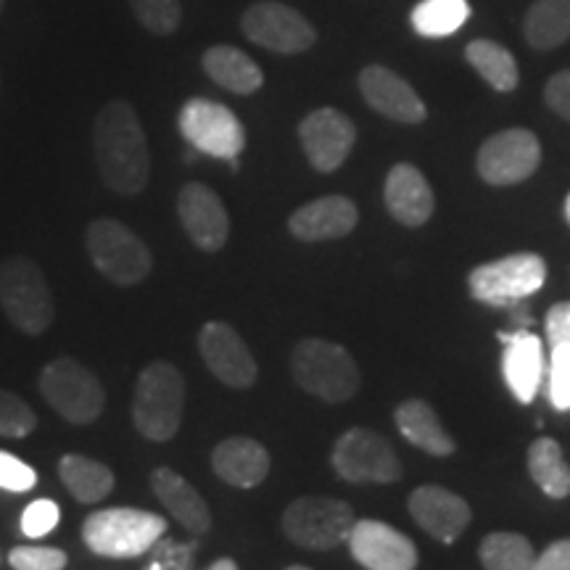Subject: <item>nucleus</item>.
I'll use <instances>...</instances> for the list:
<instances>
[{"label": "nucleus", "mask_w": 570, "mask_h": 570, "mask_svg": "<svg viewBox=\"0 0 570 570\" xmlns=\"http://www.w3.org/2000/svg\"><path fill=\"white\" fill-rule=\"evenodd\" d=\"M531 570H570V539H560L537 554Z\"/></svg>", "instance_id": "nucleus-42"}, {"label": "nucleus", "mask_w": 570, "mask_h": 570, "mask_svg": "<svg viewBox=\"0 0 570 570\" xmlns=\"http://www.w3.org/2000/svg\"><path fill=\"white\" fill-rule=\"evenodd\" d=\"M38 483L35 470L13 454L0 452V489L6 491H30Z\"/></svg>", "instance_id": "nucleus-39"}, {"label": "nucleus", "mask_w": 570, "mask_h": 570, "mask_svg": "<svg viewBox=\"0 0 570 570\" xmlns=\"http://www.w3.org/2000/svg\"><path fill=\"white\" fill-rule=\"evenodd\" d=\"M198 352L217 381L233 389H248L256 381V362L244 338L227 323L212 320L198 333Z\"/></svg>", "instance_id": "nucleus-15"}, {"label": "nucleus", "mask_w": 570, "mask_h": 570, "mask_svg": "<svg viewBox=\"0 0 570 570\" xmlns=\"http://www.w3.org/2000/svg\"><path fill=\"white\" fill-rule=\"evenodd\" d=\"M479 558L487 570H531L537 552L520 533L494 531L481 541Z\"/></svg>", "instance_id": "nucleus-31"}, {"label": "nucleus", "mask_w": 570, "mask_h": 570, "mask_svg": "<svg viewBox=\"0 0 570 570\" xmlns=\"http://www.w3.org/2000/svg\"><path fill=\"white\" fill-rule=\"evenodd\" d=\"M177 217L188 238L202 252H219L230 235V217L225 204L214 194L209 185L188 183L177 194Z\"/></svg>", "instance_id": "nucleus-16"}, {"label": "nucleus", "mask_w": 570, "mask_h": 570, "mask_svg": "<svg viewBox=\"0 0 570 570\" xmlns=\"http://www.w3.org/2000/svg\"><path fill=\"white\" fill-rule=\"evenodd\" d=\"M151 489L185 531L202 537L212 529V512L206 508L204 497L173 468H156L151 473Z\"/></svg>", "instance_id": "nucleus-23"}, {"label": "nucleus", "mask_w": 570, "mask_h": 570, "mask_svg": "<svg viewBox=\"0 0 570 570\" xmlns=\"http://www.w3.org/2000/svg\"><path fill=\"white\" fill-rule=\"evenodd\" d=\"M547 265L539 254H512L504 259L489 262L470 273V294L483 304L504 306L525 298L544 285Z\"/></svg>", "instance_id": "nucleus-11"}, {"label": "nucleus", "mask_w": 570, "mask_h": 570, "mask_svg": "<svg viewBox=\"0 0 570 570\" xmlns=\"http://www.w3.org/2000/svg\"><path fill=\"white\" fill-rule=\"evenodd\" d=\"M547 338L550 344H570V302L554 304L547 315Z\"/></svg>", "instance_id": "nucleus-41"}, {"label": "nucleus", "mask_w": 570, "mask_h": 570, "mask_svg": "<svg viewBox=\"0 0 570 570\" xmlns=\"http://www.w3.org/2000/svg\"><path fill=\"white\" fill-rule=\"evenodd\" d=\"M196 544H177L173 539H159L151 547V562L146 570H194Z\"/></svg>", "instance_id": "nucleus-37"}, {"label": "nucleus", "mask_w": 570, "mask_h": 570, "mask_svg": "<svg viewBox=\"0 0 570 570\" xmlns=\"http://www.w3.org/2000/svg\"><path fill=\"white\" fill-rule=\"evenodd\" d=\"M3 6H6V0H0V11H3Z\"/></svg>", "instance_id": "nucleus-46"}, {"label": "nucleus", "mask_w": 570, "mask_h": 570, "mask_svg": "<svg viewBox=\"0 0 570 570\" xmlns=\"http://www.w3.org/2000/svg\"><path fill=\"white\" fill-rule=\"evenodd\" d=\"M352 558L367 570H415V544L381 520H356L348 533Z\"/></svg>", "instance_id": "nucleus-17"}, {"label": "nucleus", "mask_w": 570, "mask_h": 570, "mask_svg": "<svg viewBox=\"0 0 570 570\" xmlns=\"http://www.w3.org/2000/svg\"><path fill=\"white\" fill-rule=\"evenodd\" d=\"M38 428V415L24 399L0 389V436L24 439Z\"/></svg>", "instance_id": "nucleus-34"}, {"label": "nucleus", "mask_w": 570, "mask_h": 570, "mask_svg": "<svg viewBox=\"0 0 570 570\" xmlns=\"http://www.w3.org/2000/svg\"><path fill=\"white\" fill-rule=\"evenodd\" d=\"M185 381L173 362L156 360L138 375L132 394L135 428L151 441H169L180 431Z\"/></svg>", "instance_id": "nucleus-3"}, {"label": "nucleus", "mask_w": 570, "mask_h": 570, "mask_svg": "<svg viewBox=\"0 0 570 570\" xmlns=\"http://www.w3.org/2000/svg\"><path fill=\"white\" fill-rule=\"evenodd\" d=\"M0 306L13 327L27 336H42L56 317V306L46 275L27 256L0 262Z\"/></svg>", "instance_id": "nucleus-5"}, {"label": "nucleus", "mask_w": 570, "mask_h": 570, "mask_svg": "<svg viewBox=\"0 0 570 570\" xmlns=\"http://www.w3.org/2000/svg\"><path fill=\"white\" fill-rule=\"evenodd\" d=\"M135 19L146 27L148 32L167 38L175 35L183 21V3L180 0H130Z\"/></svg>", "instance_id": "nucleus-33"}, {"label": "nucleus", "mask_w": 570, "mask_h": 570, "mask_svg": "<svg viewBox=\"0 0 570 570\" xmlns=\"http://www.w3.org/2000/svg\"><path fill=\"white\" fill-rule=\"evenodd\" d=\"M541 161V146L529 130H504L491 135L479 151V175L491 185H515L529 180Z\"/></svg>", "instance_id": "nucleus-13"}, {"label": "nucleus", "mask_w": 570, "mask_h": 570, "mask_svg": "<svg viewBox=\"0 0 570 570\" xmlns=\"http://www.w3.org/2000/svg\"><path fill=\"white\" fill-rule=\"evenodd\" d=\"M202 63L209 80L235 96H252L265 85V75L256 67V61L235 46H212L204 53Z\"/></svg>", "instance_id": "nucleus-25"}, {"label": "nucleus", "mask_w": 570, "mask_h": 570, "mask_svg": "<svg viewBox=\"0 0 570 570\" xmlns=\"http://www.w3.org/2000/svg\"><path fill=\"white\" fill-rule=\"evenodd\" d=\"M9 566L13 570H63L67 552L56 547H13L9 552Z\"/></svg>", "instance_id": "nucleus-36"}, {"label": "nucleus", "mask_w": 570, "mask_h": 570, "mask_svg": "<svg viewBox=\"0 0 570 570\" xmlns=\"http://www.w3.org/2000/svg\"><path fill=\"white\" fill-rule=\"evenodd\" d=\"M333 468L348 483H394L402 475L391 444L367 428H352L333 446Z\"/></svg>", "instance_id": "nucleus-12"}, {"label": "nucleus", "mask_w": 570, "mask_h": 570, "mask_svg": "<svg viewBox=\"0 0 570 570\" xmlns=\"http://www.w3.org/2000/svg\"><path fill=\"white\" fill-rule=\"evenodd\" d=\"M410 512L420 529L431 533L433 539L452 544L470 523L468 502L449 489L420 487L410 497Z\"/></svg>", "instance_id": "nucleus-19"}, {"label": "nucleus", "mask_w": 570, "mask_h": 570, "mask_svg": "<svg viewBox=\"0 0 570 570\" xmlns=\"http://www.w3.org/2000/svg\"><path fill=\"white\" fill-rule=\"evenodd\" d=\"M92 151L106 188L119 196H138L151 177L146 130L127 101H109L92 125Z\"/></svg>", "instance_id": "nucleus-1"}, {"label": "nucleus", "mask_w": 570, "mask_h": 570, "mask_svg": "<svg viewBox=\"0 0 570 570\" xmlns=\"http://www.w3.org/2000/svg\"><path fill=\"white\" fill-rule=\"evenodd\" d=\"M360 212L352 198L346 196H325L317 202L304 204L288 217V230L298 240L315 244V240H333L344 238L356 227Z\"/></svg>", "instance_id": "nucleus-20"}, {"label": "nucleus", "mask_w": 570, "mask_h": 570, "mask_svg": "<svg viewBox=\"0 0 570 570\" xmlns=\"http://www.w3.org/2000/svg\"><path fill=\"white\" fill-rule=\"evenodd\" d=\"M285 570H312V568H304V566H291V568H285Z\"/></svg>", "instance_id": "nucleus-45"}, {"label": "nucleus", "mask_w": 570, "mask_h": 570, "mask_svg": "<svg viewBox=\"0 0 570 570\" xmlns=\"http://www.w3.org/2000/svg\"><path fill=\"white\" fill-rule=\"evenodd\" d=\"M360 90L377 114L394 119V122L417 125L428 117L425 104L410 88V82H404L396 71L381 67V63H370L362 69Z\"/></svg>", "instance_id": "nucleus-18"}, {"label": "nucleus", "mask_w": 570, "mask_h": 570, "mask_svg": "<svg viewBox=\"0 0 570 570\" xmlns=\"http://www.w3.org/2000/svg\"><path fill=\"white\" fill-rule=\"evenodd\" d=\"M291 370L306 394L327 404H341L360 389V367L341 344L323 338L298 341L291 354Z\"/></svg>", "instance_id": "nucleus-4"}, {"label": "nucleus", "mask_w": 570, "mask_h": 570, "mask_svg": "<svg viewBox=\"0 0 570 570\" xmlns=\"http://www.w3.org/2000/svg\"><path fill=\"white\" fill-rule=\"evenodd\" d=\"M59 520H61L59 504L51 502V499H38V502H32L30 508L24 510V515H21V533L30 539L48 537V533L59 525Z\"/></svg>", "instance_id": "nucleus-38"}, {"label": "nucleus", "mask_w": 570, "mask_h": 570, "mask_svg": "<svg viewBox=\"0 0 570 570\" xmlns=\"http://www.w3.org/2000/svg\"><path fill=\"white\" fill-rule=\"evenodd\" d=\"M386 206L402 225H425L433 214V190L425 175L412 164H396L386 177Z\"/></svg>", "instance_id": "nucleus-24"}, {"label": "nucleus", "mask_w": 570, "mask_h": 570, "mask_svg": "<svg viewBox=\"0 0 570 570\" xmlns=\"http://www.w3.org/2000/svg\"><path fill=\"white\" fill-rule=\"evenodd\" d=\"M465 59L491 88L499 92H510L518 88V63L508 48L494 40H473L465 48Z\"/></svg>", "instance_id": "nucleus-29"}, {"label": "nucleus", "mask_w": 570, "mask_h": 570, "mask_svg": "<svg viewBox=\"0 0 570 570\" xmlns=\"http://www.w3.org/2000/svg\"><path fill=\"white\" fill-rule=\"evenodd\" d=\"M183 138L196 148V151L209 154L214 159L233 161L246 146L244 125L227 106L209 101V98H190L180 109Z\"/></svg>", "instance_id": "nucleus-9"}, {"label": "nucleus", "mask_w": 570, "mask_h": 570, "mask_svg": "<svg viewBox=\"0 0 570 570\" xmlns=\"http://www.w3.org/2000/svg\"><path fill=\"white\" fill-rule=\"evenodd\" d=\"M212 468L225 483L238 489H254L267 479L269 454L267 449L254 439H225L214 446Z\"/></svg>", "instance_id": "nucleus-22"}, {"label": "nucleus", "mask_w": 570, "mask_h": 570, "mask_svg": "<svg viewBox=\"0 0 570 570\" xmlns=\"http://www.w3.org/2000/svg\"><path fill=\"white\" fill-rule=\"evenodd\" d=\"M566 217H568V223H570V196L566 198Z\"/></svg>", "instance_id": "nucleus-44"}, {"label": "nucleus", "mask_w": 570, "mask_h": 570, "mask_svg": "<svg viewBox=\"0 0 570 570\" xmlns=\"http://www.w3.org/2000/svg\"><path fill=\"white\" fill-rule=\"evenodd\" d=\"M468 17V0H423L412 11V27L423 38H446V35L458 32Z\"/></svg>", "instance_id": "nucleus-32"}, {"label": "nucleus", "mask_w": 570, "mask_h": 570, "mask_svg": "<svg viewBox=\"0 0 570 570\" xmlns=\"http://www.w3.org/2000/svg\"><path fill=\"white\" fill-rule=\"evenodd\" d=\"M240 32L259 48L283 56L304 53L317 42V32L309 19L281 0H259L248 6L240 19Z\"/></svg>", "instance_id": "nucleus-10"}, {"label": "nucleus", "mask_w": 570, "mask_h": 570, "mask_svg": "<svg viewBox=\"0 0 570 570\" xmlns=\"http://www.w3.org/2000/svg\"><path fill=\"white\" fill-rule=\"evenodd\" d=\"M544 101L550 104L552 111H558L562 119L570 122V69L558 71L544 88Z\"/></svg>", "instance_id": "nucleus-40"}, {"label": "nucleus", "mask_w": 570, "mask_h": 570, "mask_svg": "<svg viewBox=\"0 0 570 570\" xmlns=\"http://www.w3.org/2000/svg\"><path fill=\"white\" fill-rule=\"evenodd\" d=\"M59 475L69 494L82 504H98L114 489L111 470L104 462L82 458V454H63L59 462Z\"/></svg>", "instance_id": "nucleus-27"}, {"label": "nucleus", "mask_w": 570, "mask_h": 570, "mask_svg": "<svg viewBox=\"0 0 570 570\" xmlns=\"http://www.w3.org/2000/svg\"><path fill=\"white\" fill-rule=\"evenodd\" d=\"M396 428L402 431V436L423 449L428 454H436V458H449L454 452V441L449 439L444 425L439 423L436 412L431 410V404L420 402V399H410L402 402L394 412Z\"/></svg>", "instance_id": "nucleus-26"}, {"label": "nucleus", "mask_w": 570, "mask_h": 570, "mask_svg": "<svg viewBox=\"0 0 570 570\" xmlns=\"http://www.w3.org/2000/svg\"><path fill=\"white\" fill-rule=\"evenodd\" d=\"M504 344L502 354V373L504 381L518 402L529 404L537 396L544 377V352H541V341L529 331L518 333H499Z\"/></svg>", "instance_id": "nucleus-21"}, {"label": "nucleus", "mask_w": 570, "mask_h": 570, "mask_svg": "<svg viewBox=\"0 0 570 570\" xmlns=\"http://www.w3.org/2000/svg\"><path fill=\"white\" fill-rule=\"evenodd\" d=\"M529 470L541 491L552 499L570 494V468L554 439H537L529 446Z\"/></svg>", "instance_id": "nucleus-30"}, {"label": "nucleus", "mask_w": 570, "mask_h": 570, "mask_svg": "<svg viewBox=\"0 0 570 570\" xmlns=\"http://www.w3.org/2000/svg\"><path fill=\"white\" fill-rule=\"evenodd\" d=\"M85 246H88V254L98 273L109 277L114 285L130 288V285H138L151 275V248L142 244L138 233H132L119 219H92L88 230H85Z\"/></svg>", "instance_id": "nucleus-6"}, {"label": "nucleus", "mask_w": 570, "mask_h": 570, "mask_svg": "<svg viewBox=\"0 0 570 570\" xmlns=\"http://www.w3.org/2000/svg\"><path fill=\"white\" fill-rule=\"evenodd\" d=\"M354 523V510L327 497H302L283 512L285 537L304 550H336L348 541Z\"/></svg>", "instance_id": "nucleus-8"}, {"label": "nucleus", "mask_w": 570, "mask_h": 570, "mask_svg": "<svg viewBox=\"0 0 570 570\" xmlns=\"http://www.w3.org/2000/svg\"><path fill=\"white\" fill-rule=\"evenodd\" d=\"M206 570H238V566H235L230 558H223V560H217V562H214V566H209Z\"/></svg>", "instance_id": "nucleus-43"}, {"label": "nucleus", "mask_w": 570, "mask_h": 570, "mask_svg": "<svg viewBox=\"0 0 570 570\" xmlns=\"http://www.w3.org/2000/svg\"><path fill=\"white\" fill-rule=\"evenodd\" d=\"M547 396H550L554 410H570V344L552 346L550 389H547Z\"/></svg>", "instance_id": "nucleus-35"}, {"label": "nucleus", "mask_w": 570, "mask_h": 570, "mask_svg": "<svg viewBox=\"0 0 570 570\" xmlns=\"http://www.w3.org/2000/svg\"><path fill=\"white\" fill-rule=\"evenodd\" d=\"M525 40L537 51H552L570 40V0H537L525 13Z\"/></svg>", "instance_id": "nucleus-28"}, {"label": "nucleus", "mask_w": 570, "mask_h": 570, "mask_svg": "<svg viewBox=\"0 0 570 570\" xmlns=\"http://www.w3.org/2000/svg\"><path fill=\"white\" fill-rule=\"evenodd\" d=\"M167 533V520L138 508H106L90 512L82 523V539L101 558H140Z\"/></svg>", "instance_id": "nucleus-2"}, {"label": "nucleus", "mask_w": 570, "mask_h": 570, "mask_svg": "<svg viewBox=\"0 0 570 570\" xmlns=\"http://www.w3.org/2000/svg\"><path fill=\"white\" fill-rule=\"evenodd\" d=\"M298 138L312 167L317 173H333L352 154L356 130L352 119L338 109H317L302 119Z\"/></svg>", "instance_id": "nucleus-14"}, {"label": "nucleus", "mask_w": 570, "mask_h": 570, "mask_svg": "<svg viewBox=\"0 0 570 570\" xmlns=\"http://www.w3.org/2000/svg\"><path fill=\"white\" fill-rule=\"evenodd\" d=\"M40 394L63 420L75 425L96 423L106 407L101 381L71 356L48 362L40 373Z\"/></svg>", "instance_id": "nucleus-7"}]
</instances>
